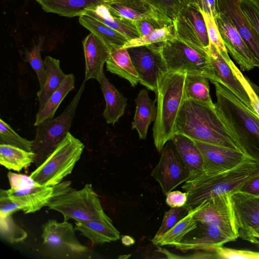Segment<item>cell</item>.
Segmentation results:
<instances>
[{"label": "cell", "instance_id": "23", "mask_svg": "<svg viewBox=\"0 0 259 259\" xmlns=\"http://www.w3.org/2000/svg\"><path fill=\"white\" fill-rule=\"evenodd\" d=\"M75 229L93 244H102L120 239V233L111 218L106 217L75 223Z\"/></svg>", "mask_w": 259, "mask_h": 259}, {"label": "cell", "instance_id": "43", "mask_svg": "<svg viewBox=\"0 0 259 259\" xmlns=\"http://www.w3.org/2000/svg\"><path fill=\"white\" fill-rule=\"evenodd\" d=\"M215 252L217 258L259 259V252L246 249H237L221 246L217 248Z\"/></svg>", "mask_w": 259, "mask_h": 259}, {"label": "cell", "instance_id": "5", "mask_svg": "<svg viewBox=\"0 0 259 259\" xmlns=\"http://www.w3.org/2000/svg\"><path fill=\"white\" fill-rule=\"evenodd\" d=\"M84 148L83 143L68 132L30 177L43 186H54L61 183L72 172Z\"/></svg>", "mask_w": 259, "mask_h": 259}, {"label": "cell", "instance_id": "41", "mask_svg": "<svg viewBox=\"0 0 259 259\" xmlns=\"http://www.w3.org/2000/svg\"><path fill=\"white\" fill-rule=\"evenodd\" d=\"M170 18L174 21L181 9L191 0H144Z\"/></svg>", "mask_w": 259, "mask_h": 259}, {"label": "cell", "instance_id": "50", "mask_svg": "<svg viewBox=\"0 0 259 259\" xmlns=\"http://www.w3.org/2000/svg\"><path fill=\"white\" fill-rule=\"evenodd\" d=\"M238 236L259 248V227L240 232L238 233Z\"/></svg>", "mask_w": 259, "mask_h": 259}, {"label": "cell", "instance_id": "18", "mask_svg": "<svg viewBox=\"0 0 259 259\" xmlns=\"http://www.w3.org/2000/svg\"><path fill=\"white\" fill-rule=\"evenodd\" d=\"M115 17L130 20H153L165 26L173 24V20L144 0H114L104 2Z\"/></svg>", "mask_w": 259, "mask_h": 259}, {"label": "cell", "instance_id": "34", "mask_svg": "<svg viewBox=\"0 0 259 259\" xmlns=\"http://www.w3.org/2000/svg\"><path fill=\"white\" fill-rule=\"evenodd\" d=\"M208 80L202 76L187 74L184 85L186 99L215 107L210 97Z\"/></svg>", "mask_w": 259, "mask_h": 259}, {"label": "cell", "instance_id": "36", "mask_svg": "<svg viewBox=\"0 0 259 259\" xmlns=\"http://www.w3.org/2000/svg\"><path fill=\"white\" fill-rule=\"evenodd\" d=\"M174 25H168L158 28L150 34L128 40L122 47H132L145 46L165 41L174 38Z\"/></svg>", "mask_w": 259, "mask_h": 259}, {"label": "cell", "instance_id": "31", "mask_svg": "<svg viewBox=\"0 0 259 259\" xmlns=\"http://www.w3.org/2000/svg\"><path fill=\"white\" fill-rule=\"evenodd\" d=\"M74 74H67L61 84L51 96L43 108L38 110L36 114L34 126H37L47 119L54 118L56 111L63 99L74 89Z\"/></svg>", "mask_w": 259, "mask_h": 259}, {"label": "cell", "instance_id": "37", "mask_svg": "<svg viewBox=\"0 0 259 259\" xmlns=\"http://www.w3.org/2000/svg\"><path fill=\"white\" fill-rule=\"evenodd\" d=\"M0 236L3 240L14 244L24 240L27 237V233L14 221L11 214L0 216Z\"/></svg>", "mask_w": 259, "mask_h": 259}, {"label": "cell", "instance_id": "13", "mask_svg": "<svg viewBox=\"0 0 259 259\" xmlns=\"http://www.w3.org/2000/svg\"><path fill=\"white\" fill-rule=\"evenodd\" d=\"M160 159L151 171V176L159 183L164 195L191 178L173 143L169 141L160 152Z\"/></svg>", "mask_w": 259, "mask_h": 259}, {"label": "cell", "instance_id": "51", "mask_svg": "<svg viewBox=\"0 0 259 259\" xmlns=\"http://www.w3.org/2000/svg\"><path fill=\"white\" fill-rule=\"evenodd\" d=\"M243 192L255 195H259V176L252 179L240 189Z\"/></svg>", "mask_w": 259, "mask_h": 259}, {"label": "cell", "instance_id": "33", "mask_svg": "<svg viewBox=\"0 0 259 259\" xmlns=\"http://www.w3.org/2000/svg\"><path fill=\"white\" fill-rule=\"evenodd\" d=\"M35 154L13 146L0 144V163L9 170L20 171L34 162Z\"/></svg>", "mask_w": 259, "mask_h": 259}, {"label": "cell", "instance_id": "40", "mask_svg": "<svg viewBox=\"0 0 259 259\" xmlns=\"http://www.w3.org/2000/svg\"><path fill=\"white\" fill-rule=\"evenodd\" d=\"M188 212L189 211L184 206L171 208L169 210L166 211L160 227L151 240L152 242L156 240L173 227L185 217Z\"/></svg>", "mask_w": 259, "mask_h": 259}, {"label": "cell", "instance_id": "11", "mask_svg": "<svg viewBox=\"0 0 259 259\" xmlns=\"http://www.w3.org/2000/svg\"><path fill=\"white\" fill-rule=\"evenodd\" d=\"M197 222L216 227L232 241L238 237L230 193L206 200L199 205L194 214Z\"/></svg>", "mask_w": 259, "mask_h": 259}, {"label": "cell", "instance_id": "27", "mask_svg": "<svg viewBox=\"0 0 259 259\" xmlns=\"http://www.w3.org/2000/svg\"><path fill=\"white\" fill-rule=\"evenodd\" d=\"M44 11L67 17L84 15L89 9L104 3L103 0H34Z\"/></svg>", "mask_w": 259, "mask_h": 259}, {"label": "cell", "instance_id": "55", "mask_svg": "<svg viewBox=\"0 0 259 259\" xmlns=\"http://www.w3.org/2000/svg\"><path fill=\"white\" fill-rule=\"evenodd\" d=\"M104 2H110V1H114V0H103Z\"/></svg>", "mask_w": 259, "mask_h": 259}, {"label": "cell", "instance_id": "4", "mask_svg": "<svg viewBox=\"0 0 259 259\" xmlns=\"http://www.w3.org/2000/svg\"><path fill=\"white\" fill-rule=\"evenodd\" d=\"M186 74L168 71L158 79L155 92L157 113L153 136L154 145L159 152L176 134L177 117L186 99Z\"/></svg>", "mask_w": 259, "mask_h": 259}, {"label": "cell", "instance_id": "16", "mask_svg": "<svg viewBox=\"0 0 259 259\" xmlns=\"http://www.w3.org/2000/svg\"><path fill=\"white\" fill-rule=\"evenodd\" d=\"M204 159L202 170L220 173L241 163L247 156L238 150L194 140Z\"/></svg>", "mask_w": 259, "mask_h": 259}, {"label": "cell", "instance_id": "21", "mask_svg": "<svg viewBox=\"0 0 259 259\" xmlns=\"http://www.w3.org/2000/svg\"><path fill=\"white\" fill-rule=\"evenodd\" d=\"M85 60V78L99 80L104 64L108 59L111 49L99 37L93 33L82 40Z\"/></svg>", "mask_w": 259, "mask_h": 259}, {"label": "cell", "instance_id": "47", "mask_svg": "<svg viewBox=\"0 0 259 259\" xmlns=\"http://www.w3.org/2000/svg\"><path fill=\"white\" fill-rule=\"evenodd\" d=\"M132 22L140 37L147 35L157 29L166 26L160 22L149 19L134 20Z\"/></svg>", "mask_w": 259, "mask_h": 259}, {"label": "cell", "instance_id": "26", "mask_svg": "<svg viewBox=\"0 0 259 259\" xmlns=\"http://www.w3.org/2000/svg\"><path fill=\"white\" fill-rule=\"evenodd\" d=\"M136 107L132 128L136 130L139 138L145 140L150 123L155 121L156 117V100L149 98L148 91L143 89L135 100Z\"/></svg>", "mask_w": 259, "mask_h": 259}, {"label": "cell", "instance_id": "29", "mask_svg": "<svg viewBox=\"0 0 259 259\" xmlns=\"http://www.w3.org/2000/svg\"><path fill=\"white\" fill-rule=\"evenodd\" d=\"M44 61L47 77L44 88L37 93L38 110L43 108L51 96L60 87L67 75L61 69L59 60L48 56L45 57Z\"/></svg>", "mask_w": 259, "mask_h": 259}, {"label": "cell", "instance_id": "54", "mask_svg": "<svg viewBox=\"0 0 259 259\" xmlns=\"http://www.w3.org/2000/svg\"><path fill=\"white\" fill-rule=\"evenodd\" d=\"M256 3L259 5V0H252Z\"/></svg>", "mask_w": 259, "mask_h": 259}, {"label": "cell", "instance_id": "28", "mask_svg": "<svg viewBox=\"0 0 259 259\" xmlns=\"http://www.w3.org/2000/svg\"><path fill=\"white\" fill-rule=\"evenodd\" d=\"M108 71L127 80L134 87L140 82L138 74L127 51L122 47L111 49L106 62Z\"/></svg>", "mask_w": 259, "mask_h": 259}, {"label": "cell", "instance_id": "48", "mask_svg": "<svg viewBox=\"0 0 259 259\" xmlns=\"http://www.w3.org/2000/svg\"><path fill=\"white\" fill-rule=\"evenodd\" d=\"M166 197V203L171 208L184 206L187 200V194L180 191H171Z\"/></svg>", "mask_w": 259, "mask_h": 259}, {"label": "cell", "instance_id": "10", "mask_svg": "<svg viewBox=\"0 0 259 259\" xmlns=\"http://www.w3.org/2000/svg\"><path fill=\"white\" fill-rule=\"evenodd\" d=\"M159 43L127 48L140 82L154 92L158 78L168 71Z\"/></svg>", "mask_w": 259, "mask_h": 259}, {"label": "cell", "instance_id": "20", "mask_svg": "<svg viewBox=\"0 0 259 259\" xmlns=\"http://www.w3.org/2000/svg\"><path fill=\"white\" fill-rule=\"evenodd\" d=\"M218 7L219 11L230 19L250 51L259 61V34L242 12L240 0H218Z\"/></svg>", "mask_w": 259, "mask_h": 259}, {"label": "cell", "instance_id": "24", "mask_svg": "<svg viewBox=\"0 0 259 259\" xmlns=\"http://www.w3.org/2000/svg\"><path fill=\"white\" fill-rule=\"evenodd\" d=\"M98 82L106 103L103 116L107 123L114 125L123 115L127 99L109 81L104 71Z\"/></svg>", "mask_w": 259, "mask_h": 259}, {"label": "cell", "instance_id": "42", "mask_svg": "<svg viewBox=\"0 0 259 259\" xmlns=\"http://www.w3.org/2000/svg\"><path fill=\"white\" fill-rule=\"evenodd\" d=\"M228 63L246 91L254 112L259 116V96L253 88L252 82L242 74L231 59Z\"/></svg>", "mask_w": 259, "mask_h": 259}, {"label": "cell", "instance_id": "3", "mask_svg": "<svg viewBox=\"0 0 259 259\" xmlns=\"http://www.w3.org/2000/svg\"><path fill=\"white\" fill-rule=\"evenodd\" d=\"M176 133L193 140L240 150L215 106L192 99H185L183 103L176 121Z\"/></svg>", "mask_w": 259, "mask_h": 259}, {"label": "cell", "instance_id": "35", "mask_svg": "<svg viewBox=\"0 0 259 259\" xmlns=\"http://www.w3.org/2000/svg\"><path fill=\"white\" fill-rule=\"evenodd\" d=\"M45 37L40 36L38 41L33 47L24 52V60L28 63L35 71L39 84V90L44 87L47 72L44 61L41 56V49L45 42Z\"/></svg>", "mask_w": 259, "mask_h": 259}, {"label": "cell", "instance_id": "15", "mask_svg": "<svg viewBox=\"0 0 259 259\" xmlns=\"http://www.w3.org/2000/svg\"><path fill=\"white\" fill-rule=\"evenodd\" d=\"M70 181L62 182L54 186H36L15 190L1 189L10 198L20 203L25 214L33 213L46 206L55 196L71 189Z\"/></svg>", "mask_w": 259, "mask_h": 259}, {"label": "cell", "instance_id": "25", "mask_svg": "<svg viewBox=\"0 0 259 259\" xmlns=\"http://www.w3.org/2000/svg\"><path fill=\"white\" fill-rule=\"evenodd\" d=\"M170 141L190 172L191 178L200 173L202 170L204 159L194 141L178 133L175 134Z\"/></svg>", "mask_w": 259, "mask_h": 259}, {"label": "cell", "instance_id": "46", "mask_svg": "<svg viewBox=\"0 0 259 259\" xmlns=\"http://www.w3.org/2000/svg\"><path fill=\"white\" fill-rule=\"evenodd\" d=\"M22 210V205L0 191V216L6 217Z\"/></svg>", "mask_w": 259, "mask_h": 259}, {"label": "cell", "instance_id": "44", "mask_svg": "<svg viewBox=\"0 0 259 259\" xmlns=\"http://www.w3.org/2000/svg\"><path fill=\"white\" fill-rule=\"evenodd\" d=\"M11 189L19 190L40 186L30 176L9 171L7 175Z\"/></svg>", "mask_w": 259, "mask_h": 259}, {"label": "cell", "instance_id": "1", "mask_svg": "<svg viewBox=\"0 0 259 259\" xmlns=\"http://www.w3.org/2000/svg\"><path fill=\"white\" fill-rule=\"evenodd\" d=\"M215 87L216 110L239 150L259 161V116L219 82Z\"/></svg>", "mask_w": 259, "mask_h": 259}, {"label": "cell", "instance_id": "14", "mask_svg": "<svg viewBox=\"0 0 259 259\" xmlns=\"http://www.w3.org/2000/svg\"><path fill=\"white\" fill-rule=\"evenodd\" d=\"M225 46L242 71L259 67V61L253 55L230 19L219 12L214 17Z\"/></svg>", "mask_w": 259, "mask_h": 259}, {"label": "cell", "instance_id": "8", "mask_svg": "<svg viewBox=\"0 0 259 259\" xmlns=\"http://www.w3.org/2000/svg\"><path fill=\"white\" fill-rule=\"evenodd\" d=\"M46 206L61 213L64 221L82 222L107 216L91 184L79 190L71 188L54 197Z\"/></svg>", "mask_w": 259, "mask_h": 259}, {"label": "cell", "instance_id": "45", "mask_svg": "<svg viewBox=\"0 0 259 259\" xmlns=\"http://www.w3.org/2000/svg\"><path fill=\"white\" fill-rule=\"evenodd\" d=\"M240 8L259 34V5L252 0H240Z\"/></svg>", "mask_w": 259, "mask_h": 259}, {"label": "cell", "instance_id": "52", "mask_svg": "<svg viewBox=\"0 0 259 259\" xmlns=\"http://www.w3.org/2000/svg\"><path fill=\"white\" fill-rule=\"evenodd\" d=\"M121 242L124 245L129 246L135 243V240L131 237L125 235L122 237Z\"/></svg>", "mask_w": 259, "mask_h": 259}, {"label": "cell", "instance_id": "32", "mask_svg": "<svg viewBox=\"0 0 259 259\" xmlns=\"http://www.w3.org/2000/svg\"><path fill=\"white\" fill-rule=\"evenodd\" d=\"M199 205L190 210L187 215L160 237L152 242L156 245H173L179 243L197 225L194 214Z\"/></svg>", "mask_w": 259, "mask_h": 259}, {"label": "cell", "instance_id": "53", "mask_svg": "<svg viewBox=\"0 0 259 259\" xmlns=\"http://www.w3.org/2000/svg\"><path fill=\"white\" fill-rule=\"evenodd\" d=\"M252 87L253 88H254L255 91L256 92V93L259 96V87L256 86L255 85H254V84H253L252 83Z\"/></svg>", "mask_w": 259, "mask_h": 259}, {"label": "cell", "instance_id": "39", "mask_svg": "<svg viewBox=\"0 0 259 259\" xmlns=\"http://www.w3.org/2000/svg\"><path fill=\"white\" fill-rule=\"evenodd\" d=\"M200 11L205 22L209 44L214 46L224 58L228 62L230 58L218 29L214 16L201 10Z\"/></svg>", "mask_w": 259, "mask_h": 259}, {"label": "cell", "instance_id": "19", "mask_svg": "<svg viewBox=\"0 0 259 259\" xmlns=\"http://www.w3.org/2000/svg\"><path fill=\"white\" fill-rule=\"evenodd\" d=\"M238 233L259 227V195L240 190L230 192Z\"/></svg>", "mask_w": 259, "mask_h": 259}, {"label": "cell", "instance_id": "6", "mask_svg": "<svg viewBox=\"0 0 259 259\" xmlns=\"http://www.w3.org/2000/svg\"><path fill=\"white\" fill-rule=\"evenodd\" d=\"M85 82L84 79L77 93L60 115L36 126L32 151L35 154L34 163L37 167L44 162L69 132Z\"/></svg>", "mask_w": 259, "mask_h": 259}, {"label": "cell", "instance_id": "12", "mask_svg": "<svg viewBox=\"0 0 259 259\" xmlns=\"http://www.w3.org/2000/svg\"><path fill=\"white\" fill-rule=\"evenodd\" d=\"M175 36L194 48L206 50L209 45L200 8L194 3L184 6L173 21Z\"/></svg>", "mask_w": 259, "mask_h": 259}, {"label": "cell", "instance_id": "17", "mask_svg": "<svg viewBox=\"0 0 259 259\" xmlns=\"http://www.w3.org/2000/svg\"><path fill=\"white\" fill-rule=\"evenodd\" d=\"M230 241L232 240L219 228L197 222V227L174 246L182 252L200 250L215 252L217 248Z\"/></svg>", "mask_w": 259, "mask_h": 259}, {"label": "cell", "instance_id": "38", "mask_svg": "<svg viewBox=\"0 0 259 259\" xmlns=\"http://www.w3.org/2000/svg\"><path fill=\"white\" fill-rule=\"evenodd\" d=\"M0 144H6L32 151L33 140L18 135L7 122L0 119Z\"/></svg>", "mask_w": 259, "mask_h": 259}, {"label": "cell", "instance_id": "9", "mask_svg": "<svg viewBox=\"0 0 259 259\" xmlns=\"http://www.w3.org/2000/svg\"><path fill=\"white\" fill-rule=\"evenodd\" d=\"M45 255L54 259H78L89 257V249L77 238L75 228L68 221L51 219L41 227Z\"/></svg>", "mask_w": 259, "mask_h": 259}, {"label": "cell", "instance_id": "30", "mask_svg": "<svg viewBox=\"0 0 259 259\" xmlns=\"http://www.w3.org/2000/svg\"><path fill=\"white\" fill-rule=\"evenodd\" d=\"M79 23L102 39L111 49L122 47L129 40L125 36L87 15L79 17Z\"/></svg>", "mask_w": 259, "mask_h": 259}, {"label": "cell", "instance_id": "22", "mask_svg": "<svg viewBox=\"0 0 259 259\" xmlns=\"http://www.w3.org/2000/svg\"><path fill=\"white\" fill-rule=\"evenodd\" d=\"M206 51L210 58L217 82L224 84L254 112L246 91L218 49L209 44Z\"/></svg>", "mask_w": 259, "mask_h": 259}, {"label": "cell", "instance_id": "2", "mask_svg": "<svg viewBox=\"0 0 259 259\" xmlns=\"http://www.w3.org/2000/svg\"><path fill=\"white\" fill-rule=\"evenodd\" d=\"M259 176V161L247 157L236 166L220 173L202 170L183 185L187 194L184 206L189 211L203 202L219 195L239 190Z\"/></svg>", "mask_w": 259, "mask_h": 259}, {"label": "cell", "instance_id": "7", "mask_svg": "<svg viewBox=\"0 0 259 259\" xmlns=\"http://www.w3.org/2000/svg\"><path fill=\"white\" fill-rule=\"evenodd\" d=\"M159 45L168 71L202 76L211 83L217 81L206 50L194 48L175 37Z\"/></svg>", "mask_w": 259, "mask_h": 259}, {"label": "cell", "instance_id": "49", "mask_svg": "<svg viewBox=\"0 0 259 259\" xmlns=\"http://www.w3.org/2000/svg\"><path fill=\"white\" fill-rule=\"evenodd\" d=\"M200 10L215 17L219 13L218 0H193Z\"/></svg>", "mask_w": 259, "mask_h": 259}]
</instances>
